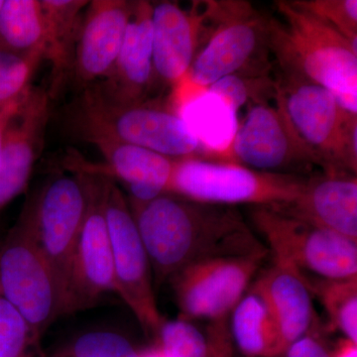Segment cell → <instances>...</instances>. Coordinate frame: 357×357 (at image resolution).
I'll return each mask as SVG.
<instances>
[{
	"instance_id": "obj_35",
	"label": "cell",
	"mask_w": 357,
	"mask_h": 357,
	"mask_svg": "<svg viewBox=\"0 0 357 357\" xmlns=\"http://www.w3.org/2000/svg\"><path fill=\"white\" fill-rule=\"evenodd\" d=\"M333 357H357V344L347 338H342L338 342L335 351L332 352Z\"/></svg>"
},
{
	"instance_id": "obj_34",
	"label": "cell",
	"mask_w": 357,
	"mask_h": 357,
	"mask_svg": "<svg viewBox=\"0 0 357 357\" xmlns=\"http://www.w3.org/2000/svg\"><path fill=\"white\" fill-rule=\"evenodd\" d=\"M27 91L20 98L16 100L15 102L9 103L8 105L0 109V161H1L2 145H3L4 133H6L7 124H8L13 114L20 109V105L22 103L23 100H24Z\"/></svg>"
},
{
	"instance_id": "obj_27",
	"label": "cell",
	"mask_w": 357,
	"mask_h": 357,
	"mask_svg": "<svg viewBox=\"0 0 357 357\" xmlns=\"http://www.w3.org/2000/svg\"><path fill=\"white\" fill-rule=\"evenodd\" d=\"M192 321L178 317L162 323L156 338L164 357H208L206 331L202 332Z\"/></svg>"
},
{
	"instance_id": "obj_19",
	"label": "cell",
	"mask_w": 357,
	"mask_h": 357,
	"mask_svg": "<svg viewBox=\"0 0 357 357\" xmlns=\"http://www.w3.org/2000/svg\"><path fill=\"white\" fill-rule=\"evenodd\" d=\"M152 2H133L126 37L114 68L96 83L105 98L129 105L146 100L154 86L152 53Z\"/></svg>"
},
{
	"instance_id": "obj_6",
	"label": "cell",
	"mask_w": 357,
	"mask_h": 357,
	"mask_svg": "<svg viewBox=\"0 0 357 357\" xmlns=\"http://www.w3.org/2000/svg\"><path fill=\"white\" fill-rule=\"evenodd\" d=\"M0 293L27 321L33 344L61 316L57 285L37 237L34 196L0 243Z\"/></svg>"
},
{
	"instance_id": "obj_18",
	"label": "cell",
	"mask_w": 357,
	"mask_h": 357,
	"mask_svg": "<svg viewBox=\"0 0 357 357\" xmlns=\"http://www.w3.org/2000/svg\"><path fill=\"white\" fill-rule=\"evenodd\" d=\"M357 241V178L342 170H321L310 175L299 197L291 203L271 206Z\"/></svg>"
},
{
	"instance_id": "obj_12",
	"label": "cell",
	"mask_w": 357,
	"mask_h": 357,
	"mask_svg": "<svg viewBox=\"0 0 357 357\" xmlns=\"http://www.w3.org/2000/svg\"><path fill=\"white\" fill-rule=\"evenodd\" d=\"M34 198L37 237L55 279L63 314L73 257L88 208V178L84 174L56 176Z\"/></svg>"
},
{
	"instance_id": "obj_8",
	"label": "cell",
	"mask_w": 357,
	"mask_h": 357,
	"mask_svg": "<svg viewBox=\"0 0 357 357\" xmlns=\"http://www.w3.org/2000/svg\"><path fill=\"white\" fill-rule=\"evenodd\" d=\"M294 128L323 160L324 170L357 173V114L345 112L335 96L312 82L281 74L277 81Z\"/></svg>"
},
{
	"instance_id": "obj_24",
	"label": "cell",
	"mask_w": 357,
	"mask_h": 357,
	"mask_svg": "<svg viewBox=\"0 0 357 357\" xmlns=\"http://www.w3.org/2000/svg\"><path fill=\"white\" fill-rule=\"evenodd\" d=\"M0 48L45 60L43 13L40 0H4L0 13Z\"/></svg>"
},
{
	"instance_id": "obj_33",
	"label": "cell",
	"mask_w": 357,
	"mask_h": 357,
	"mask_svg": "<svg viewBox=\"0 0 357 357\" xmlns=\"http://www.w3.org/2000/svg\"><path fill=\"white\" fill-rule=\"evenodd\" d=\"M285 357H333L332 351L326 349L319 337L317 331L292 342L286 349Z\"/></svg>"
},
{
	"instance_id": "obj_23",
	"label": "cell",
	"mask_w": 357,
	"mask_h": 357,
	"mask_svg": "<svg viewBox=\"0 0 357 357\" xmlns=\"http://www.w3.org/2000/svg\"><path fill=\"white\" fill-rule=\"evenodd\" d=\"M232 344L243 357H280L286 347L266 301L255 285L230 312Z\"/></svg>"
},
{
	"instance_id": "obj_11",
	"label": "cell",
	"mask_w": 357,
	"mask_h": 357,
	"mask_svg": "<svg viewBox=\"0 0 357 357\" xmlns=\"http://www.w3.org/2000/svg\"><path fill=\"white\" fill-rule=\"evenodd\" d=\"M269 251L208 258L192 263L171 277L180 318L218 319L230 312L250 287Z\"/></svg>"
},
{
	"instance_id": "obj_31",
	"label": "cell",
	"mask_w": 357,
	"mask_h": 357,
	"mask_svg": "<svg viewBox=\"0 0 357 357\" xmlns=\"http://www.w3.org/2000/svg\"><path fill=\"white\" fill-rule=\"evenodd\" d=\"M59 357H140V354L119 333L91 332L77 337Z\"/></svg>"
},
{
	"instance_id": "obj_14",
	"label": "cell",
	"mask_w": 357,
	"mask_h": 357,
	"mask_svg": "<svg viewBox=\"0 0 357 357\" xmlns=\"http://www.w3.org/2000/svg\"><path fill=\"white\" fill-rule=\"evenodd\" d=\"M77 138L96 147L105 163H89L79 155L68 154L65 167L75 174L117 178L128 188V199L136 202L151 201L165 192L175 159L100 134L84 133Z\"/></svg>"
},
{
	"instance_id": "obj_29",
	"label": "cell",
	"mask_w": 357,
	"mask_h": 357,
	"mask_svg": "<svg viewBox=\"0 0 357 357\" xmlns=\"http://www.w3.org/2000/svg\"><path fill=\"white\" fill-rule=\"evenodd\" d=\"M291 4L357 45L356 0H291Z\"/></svg>"
},
{
	"instance_id": "obj_10",
	"label": "cell",
	"mask_w": 357,
	"mask_h": 357,
	"mask_svg": "<svg viewBox=\"0 0 357 357\" xmlns=\"http://www.w3.org/2000/svg\"><path fill=\"white\" fill-rule=\"evenodd\" d=\"M105 178V213L114 259L115 293L126 302L143 330L156 337L164 319L157 306L146 249L128 198L115 181Z\"/></svg>"
},
{
	"instance_id": "obj_5",
	"label": "cell",
	"mask_w": 357,
	"mask_h": 357,
	"mask_svg": "<svg viewBox=\"0 0 357 357\" xmlns=\"http://www.w3.org/2000/svg\"><path fill=\"white\" fill-rule=\"evenodd\" d=\"M204 3L206 22L215 29L182 82L204 89L230 75H268L267 16L246 1Z\"/></svg>"
},
{
	"instance_id": "obj_25",
	"label": "cell",
	"mask_w": 357,
	"mask_h": 357,
	"mask_svg": "<svg viewBox=\"0 0 357 357\" xmlns=\"http://www.w3.org/2000/svg\"><path fill=\"white\" fill-rule=\"evenodd\" d=\"M305 277L312 294L325 307L333 328L357 344V276L342 279Z\"/></svg>"
},
{
	"instance_id": "obj_22",
	"label": "cell",
	"mask_w": 357,
	"mask_h": 357,
	"mask_svg": "<svg viewBox=\"0 0 357 357\" xmlns=\"http://www.w3.org/2000/svg\"><path fill=\"white\" fill-rule=\"evenodd\" d=\"M170 107L184 119L201 146L220 154L229 152L237 128L236 114L217 96L182 82L174 89Z\"/></svg>"
},
{
	"instance_id": "obj_1",
	"label": "cell",
	"mask_w": 357,
	"mask_h": 357,
	"mask_svg": "<svg viewBox=\"0 0 357 357\" xmlns=\"http://www.w3.org/2000/svg\"><path fill=\"white\" fill-rule=\"evenodd\" d=\"M128 201L156 287L192 263L268 250L234 206L198 203L170 192L148 202Z\"/></svg>"
},
{
	"instance_id": "obj_17",
	"label": "cell",
	"mask_w": 357,
	"mask_h": 357,
	"mask_svg": "<svg viewBox=\"0 0 357 357\" xmlns=\"http://www.w3.org/2000/svg\"><path fill=\"white\" fill-rule=\"evenodd\" d=\"M128 0H93L84 9L72 79L79 91L102 81L114 68L132 13Z\"/></svg>"
},
{
	"instance_id": "obj_32",
	"label": "cell",
	"mask_w": 357,
	"mask_h": 357,
	"mask_svg": "<svg viewBox=\"0 0 357 357\" xmlns=\"http://www.w3.org/2000/svg\"><path fill=\"white\" fill-rule=\"evenodd\" d=\"M208 357H234V345L230 337L229 318L211 321L206 328Z\"/></svg>"
},
{
	"instance_id": "obj_4",
	"label": "cell",
	"mask_w": 357,
	"mask_h": 357,
	"mask_svg": "<svg viewBox=\"0 0 357 357\" xmlns=\"http://www.w3.org/2000/svg\"><path fill=\"white\" fill-rule=\"evenodd\" d=\"M309 176L263 172L225 160L188 157L175 159L165 192L215 206H282L300 196Z\"/></svg>"
},
{
	"instance_id": "obj_26",
	"label": "cell",
	"mask_w": 357,
	"mask_h": 357,
	"mask_svg": "<svg viewBox=\"0 0 357 357\" xmlns=\"http://www.w3.org/2000/svg\"><path fill=\"white\" fill-rule=\"evenodd\" d=\"M208 93L217 96L237 114L246 102H269L275 98L277 93V81L269 75L250 76V75L234 74L218 79L215 84L206 89Z\"/></svg>"
},
{
	"instance_id": "obj_2",
	"label": "cell",
	"mask_w": 357,
	"mask_h": 357,
	"mask_svg": "<svg viewBox=\"0 0 357 357\" xmlns=\"http://www.w3.org/2000/svg\"><path fill=\"white\" fill-rule=\"evenodd\" d=\"M274 3L280 18L267 16L268 48L282 74L324 86L357 114V45L290 1Z\"/></svg>"
},
{
	"instance_id": "obj_30",
	"label": "cell",
	"mask_w": 357,
	"mask_h": 357,
	"mask_svg": "<svg viewBox=\"0 0 357 357\" xmlns=\"http://www.w3.org/2000/svg\"><path fill=\"white\" fill-rule=\"evenodd\" d=\"M31 331L22 314L0 293V357H27Z\"/></svg>"
},
{
	"instance_id": "obj_3",
	"label": "cell",
	"mask_w": 357,
	"mask_h": 357,
	"mask_svg": "<svg viewBox=\"0 0 357 357\" xmlns=\"http://www.w3.org/2000/svg\"><path fill=\"white\" fill-rule=\"evenodd\" d=\"M64 115L65 126L75 137L100 134L172 159L194 157L201 148L198 138L172 107L147 100L114 102L95 84L79 91Z\"/></svg>"
},
{
	"instance_id": "obj_21",
	"label": "cell",
	"mask_w": 357,
	"mask_h": 357,
	"mask_svg": "<svg viewBox=\"0 0 357 357\" xmlns=\"http://www.w3.org/2000/svg\"><path fill=\"white\" fill-rule=\"evenodd\" d=\"M43 13L45 60L51 64L48 93L56 98L72 79L75 54L89 0H40Z\"/></svg>"
},
{
	"instance_id": "obj_16",
	"label": "cell",
	"mask_w": 357,
	"mask_h": 357,
	"mask_svg": "<svg viewBox=\"0 0 357 357\" xmlns=\"http://www.w3.org/2000/svg\"><path fill=\"white\" fill-rule=\"evenodd\" d=\"M154 84L173 89L187 76L204 32V1L192 8L178 2L152 3Z\"/></svg>"
},
{
	"instance_id": "obj_7",
	"label": "cell",
	"mask_w": 357,
	"mask_h": 357,
	"mask_svg": "<svg viewBox=\"0 0 357 357\" xmlns=\"http://www.w3.org/2000/svg\"><path fill=\"white\" fill-rule=\"evenodd\" d=\"M250 220L272 259L319 278L357 276V241L271 208L252 206Z\"/></svg>"
},
{
	"instance_id": "obj_28",
	"label": "cell",
	"mask_w": 357,
	"mask_h": 357,
	"mask_svg": "<svg viewBox=\"0 0 357 357\" xmlns=\"http://www.w3.org/2000/svg\"><path fill=\"white\" fill-rule=\"evenodd\" d=\"M44 58L20 56L0 48V109L31 88V79Z\"/></svg>"
},
{
	"instance_id": "obj_15",
	"label": "cell",
	"mask_w": 357,
	"mask_h": 357,
	"mask_svg": "<svg viewBox=\"0 0 357 357\" xmlns=\"http://www.w3.org/2000/svg\"><path fill=\"white\" fill-rule=\"evenodd\" d=\"M50 119V96L31 86L7 124L0 161V211L22 194L43 150Z\"/></svg>"
},
{
	"instance_id": "obj_37",
	"label": "cell",
	"mask_w": 357,
	"mask_h": 357,
	"mask_svg": "<svg viewBox=\"0 0 357 357\" xmlns=\"http://www.w3.org/2000/svg\"><path fill=\"white\" fill-rule=\"evenodd\" d=\"M4 0H0V13H1L2 6H3Z\"/></svg>"
},
{
	"instance_id": "obj_20",
	"label": "cell",
	"mask_w": 357,
	"mask_h": 357,
	"mask_svg": "<svg viewBox=\"0 0 357 357\" xmlns=\"http://www.w3.org/2000/svg\"><path fill=\"white\" fill-rule=\"evenodd\" d=\"M253 285L261 293L273 314L286 349L307 333L317 331L318 321L306 277L288 263L272 259Z\"/></svg>"
},
{
	"instance_id": "obj_9",
	"label": "cell",
	"mask_w": 357,
	"mask_h": 357,
	"mask_svg": "<svg viewBox=\"0 0 357 357\" xmlns=\"http://www.w3.org/2000/svg\"><path fill=\"white\" fill-rule=\"evenodd\" d=\"M274 100L275 105H252L237 124L225 161L270 173L309 176L314 167L324 170L323 160L294 128L278 84Z\"/></svg>"
},
{
	"instance_id": "obj_36",
	"label": "cell",
	"mask_w": 357,
	"mask_h": 357,
	"mask_svg": "<svg viewBox=\"0 0 357 357\" xmlns=\"http://www.w3.org/2000/svg\"><path fill=\"white\" fill-rule=\"evenodd\" d=\"M140 357H164L163 354H161V351H159L158 347L156 349H151V351H148L143 352V354H140Z\"/></svg>"
},
{
	"instance_id": "obj_13",
	"label": "cell",
	"mask_w": 357,
	"mask_h": 357,
	"mask_svg": "<svg viewBox=\"0 0 357 357\" xmlns=\"http://www.w3.org/2000/svg\"><path fill=\"white\" fill-rule=\"evenodd\" d=\"M84 175L88 178V208L73 257L63 314L88 309L105 294L115 292L114 259L105 213V178Z\"/></svg>"
}]
</instances>
